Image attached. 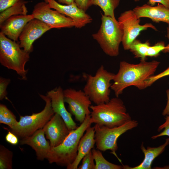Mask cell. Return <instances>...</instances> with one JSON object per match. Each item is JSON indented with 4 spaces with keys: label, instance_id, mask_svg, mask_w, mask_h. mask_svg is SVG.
Wrapping results in <instances>:
<instances>
[{
    "label": "cell",
    "instance_id": "6da1fadb",
    "mask_svg": "<svg viewBox=\"0 0 169 169\" xmlns=\"http://www.w3.org/2000/svg\"><path fill=\"white\" fill-rule=\"evenodd\" d=\"M160 64V62L155 60L149 62L141 60L137 64L120 62L111 89L116 97H119L125 89L130 86H134L140 90L145 89V81L154 75Z\"/></svg>",
    "mask_w": 169,
    "mask_h": 169
},
{
    "label": "cell",
    "instance_id": "7a4b0ae2",
    "mask_svg": "<svg viewBox=\"0 0 169 169\" xmlns=\"http://www.w3.org/2000/svg\"><path fill=\"white\" fill-rule=\"evenodd\" d=\"M90 120V115H87L79 126L71 131L60 144L51 147L46 158L49 163L67 167L73 162L77 156L79 141L91 124Z\"/></svg>",
    "mask_w": 169,
    "mask_h": 169
},
{
    "label": "cell",
    "instance_id": "3957f363",
    "mask_svg": "<svg viewBox=\"0 0 169 169\" xmlns=\"http://www.w3.org/2000/svg\"><path fill=\"white\" fill-rule=\"evenodd\" d=\"M90 121L112 128L120 126L131 120L121 99L112 98L106 103L91 105Z\"/></svg>",
    "mask_w": 169,
    "mask_h": 169
},
{
    "label": "cell",
    "instance_id": "277c9868",
    "mask_svg": "<svg viewBox=\"0 0 169 169\" xmlns=\"http://www.w3.org/2000/svg\"><path fill=\"white\" fill-rule=\"evenodd\" d=\"M16 42L0 32V63L15 71L21 79L26 80L28 69H25V65L29 60L30 53L21 49Z\"/></svg>",
    "mask_w": 169,
    "mask_h": 169
},
{
    "label": "cell",
    "instance_id": "5b68a950",
    "mask_svg": "<svg viewBox=\"0 0 169 169\" xmlns=\"http://www.w3.org/2000/svg\"><path fill=\"white\" fill-rule=\"evenodd\" d=\"M101 23L99 29L92 35L103 52L111 57L119 54V46L122 42V33L118 22L111 17L101 14Z\"/></svg>",
    "mask_w": 169,
    "mask_h": 169
},
{
    "label": "cell",
    "instance_id": "8992f818",
    "mask_svg": "<svg viewBox=\"0 0 169 169\" xmlns=\"http://www.w3.org/2000/svg\"><path fill=\"white\" fill-rule=\"evenodd\" d=\"M115 75L106 70L102 65L94 76L86 75L83 91L95 105L106 103L110 100L111 81L113 80Z\"/></svg>",
    "mask_w": 169,
    "mask_h": 169
},
{
    "label": "cell",
    "instance_id": "52a82bcc",
    "mask_svg": "<svg viewBox=\"0 0 169 169\" xmlns=\"http://www.w3.org/2000/svg\"><path fill=\"white\" fill-rule=\"evenodd\" d=\"M45 105L41 112L30 115L20 116L17 125L11 131L22 138L30 136L38 130L43 128L54 115L51 100L47 95L39 94Z\"/></svg>",
    "mask_w": 169,
    "mask_h": 169
},
{
    "label": "cell",
    "instance_id": "ba28073f",
    "mask_svg": "<svg viewBox=\"0 0 169 169\" xmlns=\"http://www.w3.org/2000/svg\"><path fill=\"white\" fill-rule=\"evenodd\" d=\"M137 120H131L117 127H109L95 124L94 126L96 149L101 151L109 150L121 162L116 154L118 148L117 141L118 138L127 131L136 127Z\"/></svg>",
    "mask_w": 169,
    "mask_h": 169
},
{
    "label": "cell",
    "instance_id": "9c48e42d",
    "mask_svg": "<svg viewBox=\"0 0 169 169\" xmlns=\"http://www.w3.org/2000/svg\"><path fill=\"white\" fill-rule=\"evenodd\" d=\"M140 19L136 17L133 10H131L124 12L118 18V21L122 33L121 43L125 50H129L131 43L141 31L149 28L157 30L151 23L140 25Z\"/></svg>",
    "mask_w": 169,
    "mask_h": 169
},
{
    "label": "cell",
    "instance_id": "30bf717a",
    "mask_svg": "<svg viewBox=\"0 0 169 169\" xmlns=\"http://www.w3.org/2000/svg\"><path fill=\"white\" fill-rule=\"evenodd\" d=\"M64 100L69 105L70 113L76 121L82 123L87 115H90L91 101L84 91L72 88L63 90Z\"/></svg>",
    "mask_w": 169,
    "mask_h": 169
},
{
    "label": "cell",
    "instance_id": "8fae6325",
    "mask_svg": "<svg viewBox=\"0 0 169 169\" xmlns=\"http://www.w3.org/2000/svg\"><path fill=\"white\" fill-rule=\"evenodd\" d=\"M34 18L38 19L51 28H60L74 27L73 20L58 11L53 10L46 2L38 3L34 7L32 12Z\"/></svg>",
    "mask_w": 169,
    "mask_h": 169
},
{
    "label": "cell",
    "instance_id": "7c38bea8",
    "mask_svg": "<svg viewBox=\"0 0 169 169\" xmlns=\"http://www.w3.org/2000/svg\"><path fill=\"white\" fill-rule=\"evenodd\" d=\"M51 29L49 26L42 21L33 19L27 24L19 37L20 47L30 53L33 50V44L34 41Z\"/></svg>",
    "mask_w": 169,
    "mask_h": 169
},
{
    "label": "cell",
    "instance_id": "4fadbf2b",
    "mask_svg": "<svg viewBox=\"0 0 169 169\" xmlns=\"http://www.w3.org/2000/svg\"><path fill=\"white\" fill-rule=\"evenodd\" d=\"M43 128L46 138L49 140L51 147L60 144L70 131L61 116L56 113Z\"/></svg>",
    "mask_w": 169,
    "mask_h": 169
},
{
    "label": "cell",
    "instance_id": "5bb4252c",
    "mask_svg": "<svg viewBox=\"0 0 169 169\" xmlns=\"http://www.w3.org/2000/svg\"><path fill=\"white\" fill-rule=\"evenodd\" d=\"M47 3L51 8L71 18L76 28H81L92 21L91 17L79 8L75 2L69 5L61 4L55 0H47Z\"/></svg>",
    "mask_w": 169,
    "mask_h": 169
},
{
    "label": "cell",
    "instance_id": "9a60e30c",
    "mask_svg": "<svg viewBox=\"0 0 169 169\" xmlns=\"http://www.w3.org/2000/svg\"><path fill=\"white\" fill-rule=\"evenodd\" d=\"M33 18L32 14L11 16L0 25V32L11 39L17 41L25 26Z\"/></svg>",
    "mask_w": 169,
    "mask_h": 169
},
{
    "label": "cell",
    "instance_id": "2e32d148",
    "mask_svg": "<svg viewBox=\"0 0 169 169\" xmlns=\"http://www.w3.org/2000/svg\"><path fill=\"white\" fill-rule=\"evenodd\" d=\"M47 95L51 100L52 107L55 113L59 115L70 131L76 129L78 126L72 118L71 114L66 110L64 104L63 90L59 86L47 92Z\"/></svg>",
    "mask_w": 169,
    "mask_h": 169
},
{
    "label": "cell",
    "instance_id": "e0dca14e",
    "mask_svg": "<svg viewBox=\"0 0 169 169\" xmlns=\"http://www.w3.org/2000/svg\"><path fill=\"white\" fill-rule=\"evenodd\" d=\"M44 128L40 129L32 135L23 138L20 141L21 145L30 146L35 151L37 159L42 161L46 159L51 148L50 143L45 137Z\"/></svg>",
    "mask_w": 169,
    "mask_h": 169
},
{
    "label": "cell",
    "instance_id": "ac0fdd59",
    "mask_svg": "<svg viewBox=\"0 0 169 169\" xmlns=\"http://www.w3.org/2000/svg\"><path fill=\"white\" fill-rule=\"evenodd\" d=\"M133 10L138 18H148L153 22H163L169 24V8L162 4L154 6L145 4L137 6Z\"/></svg>",
    "mask_w": 169,
    "mask_h": 169
},
{
    "label": "cell",
    "instance_id": "d6986e66",
    "mask_svg": "<svg viewBox=\"0 0 169 169\" xmlns=\"http://www.w3.org/2000/svg\"><path fill=\"white\" fill-rule=\"evenodd\" d=\"M94 127H89L81 138L78 147L77 154L73 162L66 167L67 169H77L83 157L94 148L95 144Z\"/></svg>",
    "mask_w": 169,
    "mask_h": 169
},
{
    "label": "cell",
    "instance_id": "ffe728a7",
    "mask_svg": "<svg viewBox=\"0 0 169 169\" xmlns=\"http://www.w3.org/2000/svg\"><path fill=\"white\" fill-rule=\"evenodd\" d=\"M169 144V137L166 139L164 144L157 147H147L146 149L142 142L141 146L144 155L142 161L139 165L133 167L123 165L124 169H151L153 161L164 152L166 147Z\"/></svg>",
    "mask_w": 169,
    "mask_h": 169
},
{
    "label": "cell",
    "instance_id": "44dd1931",
    "mask_svg": "<svg viewBox=\"0 0 169 169\" xmlns=\"http://www.w3.org/2000/svg\"><path fill=\"white\" fill-rule=\"evenodd\" d=\"M28 2L24 0H19L12 6L1 12L0 25L11 16L27 14L28 10L26 4Z\"/></svg>",
    "mask_w": 169,
    "mask_h": 169
},
{
    "label": "cell",
    "instance_id": "7402d4cb",
    "mask_svg": "<svg viewBox=\"0 0 169 169\" xmlns=\"http://www.w3.org/2000/svg\"><path fill=\"white\" fill-rule=\"evenodd\" d=\"M120 0H91V5H97L103 11L104 15L116 20L114 11L118 7Z\"/></svg>",
    "mask_w": 169,
    "mask_h": 169
},
{
    "label": "cell",
    "instance_id": "603a6c76",
    "mask_svg": "<svg viewBox=\"0 0 169 169\" xmlns=\"http://www.w3.org/2000/svg\"><path fill=\"white\" fill-rule=\"evenodd\" d=\"M91 151L95 163V169H124L123 165L115 164L107 161L100 151L92 149Z\"/></svg>",
    "mask_w": 169,
    "mask_h": 169
},
{
    "label": "cell",
    "instance_id": "cb8c5ba5",
    "mask_svg": "<svg viewBox=\"0 0 169 169\" xmlns=\"http://www.w3.org/2000/svg\"><path fill=\"white\" fill-rule=\"evenodd\" d=\"M150 46L148 41L142 43L140 40L136 39L131 43L129 50L133 54L136 58L141 59V60H146V54Z\"/></svg>",
    "mask_w": 169,
    "mask_h": 169
},
{
    "label": "cell",
    "instance_id": "d4e9b609",
    "mask_svg": "<svg viewBox=\"0 0 169 169\" xmlns=\"http://www.w3.org/2000/svg\"><path fill=\"white\" fill-rule=\"evenodd\" d=\"M18 122L14 114L5 105H0V123L8 125L11 130L14 129Z\"/></svg>",
    "mask_w": 169,
    "mask_h": 169
},
{
    "label": "cell",
    "instance_id": "484cf974",
    "mask_svg": "<svg viewBox=\"0 0 169 169\" xmlns=\"http://www.w3.org/2000/svg\"><path fill=\"white\" fill-rule=\"evenodd\" d=\"M13 153L2 145L0 146V169H12Z\"/></svg>",
    "mask_w": 169,
    "mask_h": 169
},
{
    "label": "cell",
    "instance_id": "4316f807",
    "mask_svg": "<svg viewBox=\"0 0 169 169\" xmlns=\"http://www.w3.org/2000/svg\"><path fill=\"white\" fill-rule=\"evenodd\" d=\"M165 43L163 41L159 42L152 46H150L146 53V56L156 57L158 56L161 52L164 49Z\"/></svg>",
    "mask_w": 169,
    "mask_h": 169
},
{
    "label": "cell",
    "instance_id": "83f0119b",
    "mask_svg": "<svg viewBox=\"0 0 169 169\" xmlns=\"http://www.w3.org/2000/svg\"><path fill=\"white\" fill-rule=\"evenodd\" d=\"M81 164L79 169H95V164L92 151H91L83 158Z\"/></svg>",
    "mask_w": 169,
    "mask_h": 169
},
{
    "label": "cell",
    "instance_id": "f1b7e54d",
    "mask_svg": "<svg viewBox=\"0 0 169 169\" xmlns=\"http://www.w3.org/2000/svg\"><path fill=\"white\" fill-rule=\"evenodd\" d=\"M165 122L162 125L159 126L157 129L158 131L163 130L159 134L154 135L151 137L152 139H155L160 137L167 136L169 137V115H166L165 118Z\"/></svg>",
    "mask_w": 169,
    "mask_h": 169
},
{
    "label": "cell",
    "instance_id": "f546056e",
    "mask_svg": "<svg viewBox=\"0 0 169 169\" xmlns=\"http://www.w3.org/2000/svg\"><path fill=\"white\" fill-rule=\"evenodd\" d=\"M168 75H169V66L163 72L156 75H154L148 79L145 82V89L151 86L159 79Z\"/></svg>",
    "mask_w": 169,
    "mask_h": 169
},
{
    "label": "cell",
    "instance_id": "4dcf8cb0",
    "mask_svg": "<svg viewBox=\"0 0 169 169\" xmlns=\"http://www.w3.org/2000/svg\"><path fill=\"white\" fill-rule=\"evenodd\" d=\"M9 79L0 77V100H2L6 98L7 95L6 89L10 82Z\"/></svg>",
    "mask_w": 169,
    "mask_h": 169
},
{
    "label": "cell",
    "instance_id": "1f68e13d",
    "mask_svg": "<svg viewBox=\"0 0 169 169\" xmlns=\"http://www.w3.org/2000/svg\"><path fill=\"white\" fill-rule=\"evenodd\" d=\"M5 140L7 142L13 145H16L18 143V136L9 131L6 136Z\"/></svg>",
    "mask_w": 169,
    "mask_h": 169
},
{
    "label": "cell",
    "instance_id": "d6a6232c",
    "mask_svg": "<svg viewBox=\"0 0 169 169\" xmlns=\"http://www.w3.org/2000/svg\"><path fill=\"white\" fill-rule=\"evenodd\" d=\"M78 7L85 12L91 6V0H75Z\"/></svg>",
    "mask_w": 169,
    "mask_h": 169
},
{
    "label": "cell",
    "instance_id": "836d02e7",
    "mask_svg": "<svg viewBox=\"0 0 169 169\" xmlns=\"http://www.w3.org/2000/svg\"><path fill=\"white\" fill-rule=\"evenodd\" d=\"M19 0H0V12L12 6Z\"/></svg>",
    "mask_w": 169,
    "mask_h": 169
},
{
    "label": "cell",
    "instance_id": "e575fe53",
    "mask_svg": "<svg viewBox=\"0 0 169 169\" xmlns=\"http://www.w3.org/2000/svg\"><path fill=\"white\" fill-rule=\"evenodd\" d=\"M140 0H134L135 2H138ZM160 3L169 8V0H149V4L154 6L156 3Z\"/></svg>",
    "mask_w": 169,
    "mask_h": 169
},
{
    "label": "cell",
    "instance_id": "d590c367",
    "mask_svg": "<svg viewBox=\"0 0 169 169\" xmlns=\"http://www.w3.org/2000/svg\"><path fill=\"white\" fill-rule=\"evenodd\" d=\"M167 101L166 106L162 112V115L166 116L169 115V89L166 91Z\"/></svg>",
    "mask_w": 169,
    "mask_h": 169
},
{
    "label": "cell",
    "instance_id": "8d00e7d4",
    "mask_svg": "<svg viewBox=\"0 0 169 169\" xmlns=\"http://www.w3.org/2000/svg\"><path fill=\"white\" fill-rule=\"evenodd\" d=\"M166 35L168 39L169 40V24L166 28ZM164 53H169V43L166 46H165L164 49L162 51Z\"/></svg>",
    "mask_w": 169,
    "mask_h": 169
},
{
    "label": "cell",
    "instance_id": "74e56055",
    "mask_svg": "<svg viewBox=\"0 0 169 169\" xmlns=\"http://www.w3.org/2000/svg\"><path fill=\"white\" fill-rule=\"evenodd\" d=\"M59 3L65 5L70 4L75 2V0H57Z\"/></svg>",
    "mask_w": 169,
    "mask_h": 169
},
{
    "label": "cell",
    "instance_id": "f35d334b",
    "mask_svg": "<svg viewBox=\"0 0 169 169\" xmlns=\"http://www.w3.org/2000/svg\"><path fill=\"white\" fill-rule=\"evenodd\" d=\"M47 0H44V1L46 3H47Z\"/></svg>",
    "mask_w": 169,
    "mask_h": 169
}]
</instances>
